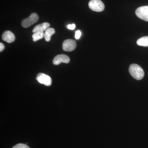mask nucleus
I'll use <instances>...</instances> for the list:
<instances>
[{
  "mask_svg": "<svg viewBox=\"0 0 148 148\" xmlns=\"http://www.w3.org/2000/svg\"><path fill=\"white\" fill-rule=\"evenodd\" d=\"M5 46L2 43H0V51L1 52L4 49Z\"/></svg>",
  "mask_w": 148,
  "mask_h": 148,
  "instance_id": "16",
  "label": "nucleus"
},
{
  "mask_svg": "<svg viewBox=\"0 0 148 148\" xmlns=\"http://www.w3.org/2000/svg\"><path fill=\"white\" fill-rule=\"evenodd\" d=\"M38 19V15L36 13H32L29 17L22 20L21 21V25L24 28H28L33 24L36 23Z\"/></svg>",
  "mask_w": 148,
  "mask_h": 148,
  "instance_id": "3",
  "label": "nucleus"
},
{
  "mask_svg": "<svg viewBox=\"0 0 148 148\" xmlns=\"http://www.w3.org/2000/svg\"><path fill=\"white\" fill-rule=\"evenodd\" d=\"M129 72L131 75L138 80L143 79L145 75L144 70L138 64H131L129 67Z\"/></svg>",
  "mask_w": 148,
  "mask_h": 148,
  "instance_id": "1",
  "label": "nucleus"
},
{
  "mask_svg": "<svg viewBox=\"0 0 148 148\" xmlns=\"http://www.w3.org/2000/svg\"><path fill=\"white\" fill-rule=\"evenodd\" d=\"M67 28H68V29H70V30H74L75 28V25L74 24H69V25L67 26Z\"/></svg>",
  "mask_w": 148,
  "mask_h": 148,
  "instance_id": "15",
  "label": "nucleus"
},
{
  "mask_svg": "<svg viewBox=\"0 0 148 148\" xmlns=\"http://www.w3.org/2000/svg\"><path fill=\"white\" fill-rule=\"evenodd\" d=\"M70 59L68 56L65 54H59L56 56L53 61V63L54 65H58L61 63L68 64L70 62Z\"/></svg>",
  "mask_w": 148,
  "mask_h": 148,
  "instance_id": "7",
  "label": "nucleus"
},
{
  "mask_svg": "<svg viewBox=\"0 0 148 148\" xmlns=\"http://www.w3.org/2000/svg\"><path fill=\"white\" fill-rule=\"evenodd\" d=\"M49 27H50V24L49 23H47V22H45V23H43L42 24H38L34 28L32 32L34 33L38 32H45L48 28H49Z\"/></svg>",
  "mask_w": 148,
  "mask_h": 148,
  "instance_id": "9",
  "label": "nucleus"
},
{
  "mask_svg": "<svg viewBox=\"0 0 148 148\" xmlns=\"http://www.w3.org/2000/svg\"><path fill=\"white\" fill-rule=\"evenodd\" d=\"M36 79L38 82L46 86L51 85L52 80L49 76L42 73H40L37 75Z\"/></svg>",
  "mask_w": 148,
  "mask_h": 148,
  "instance_id": "5",
  "label": "nucleus"
},
{
  "mask_svg": "<svg viewBox=\"0 0 148 148\" xmlns=\"http://www.w3.org/2000/svg\"><path fill=\"white\" fill-rule=\"evenodd\" d=\"M77 47L76 41L72 39H67L63 44V50L66 51H71L75 50Z\"/></svg>",
  "mask_w": 148,
  "mask_h": 148,
  "instance_id": "6",
  "label": "nucleus"
},
{
  "mask_svg": "<svg viewBox=\"0 0 148 148\" xmlns=\"http://www.w3.org/2000/svg\"><path fill=\"white\" fill-rule=\"evenodd\" d=\"M55 33V31L53 28H49L44 33V38L47 42L50 41L51 36Z\"/></svg>",
  "mask_w": 148,
  "mask_h": 148,
  "instance_id": "10",
  "label": "nucleus"
},
{
  "mask_svg": "<svg viewBox=\"0 0 148 148\" xmlns=\"http://www.w3.org/2000/svg\"><path fill=\"white\" fill-rule=\"evenodd\" d=\"M88 6L93 11L101 12L105 9V5L101 0H91L88 3Z\"/></svg>",
  "mask_w": 148,
  "mask_h": 148,
  "instance_id": "2",
  "label": "nucleus"
},
{
  "mask_svg": "<svg viewBox=\"0 0 148 148\" xmlns=\"http://www.w3.org/2000/svg\"><path fill=\"white\" fill-rule=\"evenodd\" d=\"M12 148H30L27 145L23 144H18L14 146Z\"/></svg>",
  "mask_w": 148,
  "mask_h": 148,
  "instance_id": "13",
  "label": "nucleus"
},
{
  "mask_svg": "<svg viewBox=\"0 0 148 148\" xmlns=\"http://www.w3.org/2000/svg\"><path fill=\"white\" fill-rule=\"evenodd\" d=\"M3 40L8 43L13 42L15 39L14 35L9 31H5L3 33L2 36Z\"/></svg>",
  "mask_w": 148,
  "mask_h": 148,
  "instance_id": "8",
  "label": "nucleus"
},
{
  "mask_svg": "<svg viewBox=\"0 0 148 148\" xmlns=\"http://www.w3.org/2000/svg\"><path fill=\"white\" fill-rule=\"evenodd\" d=\"M81 32L80 31L78 30L77 31L75 32V38L76 39H79L80 38L81 36Z\"/></svg>",
  "mask_w": 148,
  "mask_h": 148,
  "instance_id": "14",
  "label": "nucleus"
},
{
  "mask_svg": "<svg viewBox=\"0 0 148 148\" xmlns=\"http://www.w3.org/2000/svg\"><path fill=\"white\" fill-rule=\"evenodd\" d=\"M137 44L140 46L148 47V36H144L139 39Z\"/></svg>",
  "mask_w": 148,
  "mask_h": 148,
  "instance_id": "11",
  "label": "nucleus"
},
{
  "mask_svg": "<svg viewBox=\"0 0 148 148\" xmlns=\"http://www.w3.org/2000/svg\"><path fill=\"white\" fill-rule=\"evenodd\" d=\"M135 14L140 19L148 21V6L138 8L135 11Z\"/></svg>",
  "mask_w": 148,
  "mask_h": 148,
  "instance_id": "4",
  "label": "nucleus"
},
{
  "mask_svg": "<svg viewBox=\"0 0 148 148\" xmlns=\"http://www.w3.org/2000/svg\"><path fill=\"white\" fill-rule=\"evenodd\" d=\"M44 37V33L42 32H35L32 35V38L34 42H36L39 40L41 39Z\"/></svg>",
  "mask_w": 148,
  "mask_h": 148,
  "instance_id": "12",
  "label": "nucleus"
}]
</instances>
